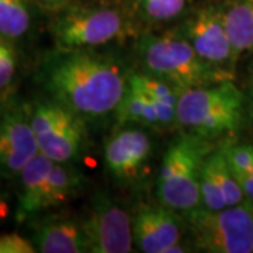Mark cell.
<instances>
[{
	"label": "cell",
	"instance_id": "cell-1",
	"mask_svg": "<svg viewBox=\"0 0 253 253\" xmlns=\"http://www.w3.org/2000/svg\"><path fill=\"white\" fill-rule=\"evenodd\" d=\"M40 79L52 100L83 120L116 113L129 75L117 59L91 49H58L41 65Z\"/></svg>",
	"mask_w": 253,
	"mask_h": 253
},
{
	"label": "cell",
	"instance_id": "cell-2",
	"mask_svg": "<svg viewBox=\"0 0 253 253\" xmlns=\"http://www.w3.org/2000/svg\"><path fill=\"white\" fill-rule=\"evenodd\" d=\"M139 58L145 72L170 82L180 91L234 81V72L204 61L179 31L142 37Z\"/></svg>",
	"mask_w": 253,
	"mask_h": 253
},
{
	"label": "cell",
	"instance_id": "cell-3",
	"mask_svg": "<svg viewBox=\"0 0 253 253\" xmlns=\"http://www.w3.org/2000/svg\"><path fill=\"white\" fill-rule=\"evenodd\" d=\"M245 113V93L234 81H224L180 91L177 126L208 141L238 131Z\"/></svg>",
	"mask_w": 253,
	"mask_h": 253
},
{
	"label": "cell",
	"instance_id": "cell-4",
	"mask_svg": "<svg viewBox=\"0 0 253 253\" xmlns=\"http://www.w3.org/2000/svg\"><path fill=\"white\" fill-rule=\"evenodd\" d=\"M210 151L207 139L193 134L173 139L163 154L156 180L161 204L181 214L201 207L200 174Z\"/></svg>",
	"mask_w": 253,
	"mask_h": 253
},
{
	"label": "cell",
	"instance_id": "cell-5",
	"mask_svg": "<svg viewBox=\"0 0 253 253\" xmlns=\"http://www.w3.org/2000/svg\"><path fill=\"white\" fill-rule=\"evenodd\" d=\"M193 245L208 253H253V204L211 211L204 207L184 214Z\"/></svg>",
	"mask_w": 253,
	"mask_h": 253
},
{
	"label": "cell",
	"instance_id": "cell-6",
	"mask_svg": "<svg viewBox=\"0 0 253 253\" xmlns=\"http://www.w3.org/2000/svg\"><path fill=\"white\" fill-rule=\"evenodd\" d=\"M132 33L126 16L110 7L71 10L52 26V36L59 49H94L121 41Z\"/></svg>",
	"mask_w": 253,
	"mask_h": 253
},
{
	"label": "cell",
	"instance_id": "cell-7",
	"mask_svg": "<svg viewBox=\"0 0 253 253\" xmlns=\"http://www.w3.org/2000/svg\"><path fill=\"white\" fill-rule=\"evenodd\" d=\"M38 149L54 162L73 163L86 148L83 118L55 100H40L30 109Z\"/></svg>",
	"mask_w": 253,
	"mask_h": 253
},
{
	"label": "cell",
	"instance_id": "cell-8",
	"mask_svg": "<svg viewBox=\"0 0 253 253\" xmlns=\"http://www.w3.org/2000/svg\"><path fill=\"white\" fill-rule=\"evenodd\" d=\"M83 221L91 253H129L134 249L132 218L106 193L91 200L90 210Z\"/></svg>",
	"mask_w": 253,
	"mask_h": 253
},
{
	"label": "cell",
	"instance_id": "cell-9",
	"mask_svg": "<svg viewBox=\"0 0 253 253\" xmlns=\"http://www.w3.org/2000/svg\"><path fill=\"white\" fill-rule=\"evenodd\" d=\"M179 33L204 61L234 72L238 55L226 31L221 6H206L197 10L186 20Z\"/></svg>",
	"mask_w": 253,
	"mask_h": 253
},
{
	"label": "cell",
	"instance_id": "cell-10",
	"mask_svg": "<svg viewBox=\"0 0 253 253\" xmlns=\"http://www.w3.org/2000/svg\"><path fill=\"white\" fill-rule=\"evenodd\" d=\"M152 139L141 128H121L104 145L106 168L123 184L135 183L152 156Z\"/></svg>",
	"mask_w": 253,
	"mask_h": 253
},
{
	"label": "cell",
	"instance_id": "cell-11",
	"mask_svg": "<svg viewBox=\"0 0 253 253\" xmlns=\"http://www.w3.org/2000/svg\"><path fill=\"white\" fill-rule=\"evenodd\" d=\"M40 152L30 109L11 107L0 117V176L17 174Z\"/></svg>",
	"mask_w": 253,
	"mask_h": 253
},
{
	"label": "cell",
	"instance_id": "cell-12",
	"mask_svg": "<svg viewBox=\"0 0 253 253\" xmlns=\"http://www.w3.org/2000/svg\"><path fill=\"white\" fill-rule=\"evenodd\" d=\"M183 221L177 211L163 204H142L132 215L134 246L144 253H168L183 239Z\"/></svg>",
	"mask_w": 253,
	"mask_h": 253
},
{
	"label": "cell",
	"instance_id": "cell-13",
	"mask_svg": "<svg viewBox=\"0 0 253 253\" xmlns=\"http://www.w3.org/2000/svg\"><path fill=\"white\" fill-rule=\"evenodd\" d=\"M201 207L218 211L245 203L244 191L229 168L224 149L210 151L200 174Z\"/></svg>",
	"mask_w": 253,
	"mask_h": 253
},
{
	"label": "cell",
	"instance_id": "cell-14",
	"mask_svg": "<svg viewBox=\"0 0 253 253\" xmlns=\"http://www.w3.org/2000/svg\"><path fill=\"white\" fill-rule=\"evenodd\" d=\"M37 252L84 253L89 252L83 221L75 218H48L38 222L33 231Z\"/></svg>",
	"mask_w": 253,
	"mask_h": 253
},
{
	"label": "cell",
	"instance_id": "cell-15",
	"mask_svg": "<svg viewBox=\"0 0 253 253\" xmlns=\"http://www.w3.org/2000/svg\"><path fill=\"white\" fill-rule=\"evenodd\" d=\"M52 165L54 161L51 158L38 152L17 174L16 219L18 224L40 214V200Z\"/></svg>",
	"mask_w": 253,
	"mask_h": 253
},
{
	"label": "cell",
	"instance_id": "cell-16",
	"mask_svg": "<svg viewBox=\"0 0 253 253\" xmlns=\"http://www.w3.org/2000/svg\"><path fill=\"white\" fill-rule=\"evenodd\" d=\"M86 177L73 163L54 162L40 200V212L66 204L79 194Z\"/></svg>",
	"mask_w": 253,
	"mask_h": 253
},
{
	"label": "cell",
	"instance_id": "cell-17",
	"mask_svg": "<svg viewBox=\"0 0 253 253\" xmlns=\"http://www.w3.org/2000/svg\"><path fill=\"white\" fill-rule=\"evenodd\" d=\"M129 79L135 82L155 103L161 128H170L177 124V101L180 90L176 86L159 76L146 72L132 73L129 75Z\"/></svg>",
	"mask_w": 253,
	"mask_h": 253
},
{
	"label": "cell",
	"instance_id": "cell-18",
	"mask_svg": "<svg viewBox=\"0 0 253 253\" xmlns=\"http://www.w3.org/2000/svg\"><path fill=\"white\" fill-rule=\"evenodd\" d=\"M221 10L238 58L253 51V0H225Z\"/></svg>",
	"mask_w": 253,
	"mask_h": 253
},
{
	"label": "cell",
	"instance_id": "cell-19",
	"mask_svg": "<svg viewBox=\"0 0 253 253\" xmlns=\"http://www.w3.org/2000/svg\"><path fill=\"white\" fill-rule=\"evenodd\" d=\"M116 118L120 124H139L161 129L159 114L155 103L131 79L128 81L126 91L116 110Z\"/></svg>",
	"mask_w": 253,
	"mask_h": 253
},
{
	"label": "cell",
	"instance_id": "cell-20",
	"mask_svg": "<svg viewBox=\"0 0 253 253\" xmlns=\"http://www.w3.org/2000/svg\"><path fill=\"white\" fill-rule=\"evenodd\" d=\"M31 24L28 0H0V37L16 40L23 37Z\"/></svg>",
	"mask_w": 253,
	"mask_h": 253
},
{
	"label": "cell",
	"instance_id": "cell-21",
	"mask_svg": "<svg viewBox=\"0 0 253 253\" xmlns=\"http://www.w3.org/2000/svg\"><path fill=\"white\" fill-rule=\"evenodd\" d=\"M187 0H138V6L146 20L154 23L170 21L186 9Z\"/></svg>",
	"mask_w": 253,
	"mask_h": 253
},
{
	"label": "cell",
	"instance_id": "cell-22",
	"mask_svg": "<svg viewBox=\"0 0 253 253\" xmlns=\"http://www.w3.org/2000/svg\"><path fill=\"white\" fill-rule=\"evenodd\" d=\"M229 168L234 172H253L252 145L228 144L222 146Z\"/></svg>",
	"mask_w": 253,
	"mask_h": 253
},
{
	"label": "cell",
	"instance_id": "cell-23",
	"mask_svg": "<svg viewBox=\"0 0 253 253\" xmlns=\"http://www.w3.org/2000/svg\"><path fill=\"white\" fill-rule=\"evenodd\" d=\"M17 71V54L7 38L0 37V90L9 86Z\"/></svg>",
	"mask_w": 253,
	"mask_h": 253
},
{
	"label": "cell",
	"instance_id": "cell-24",
	"mask_svg": "<svg viewBox=\"0 0 253 253\" xmlns=\"http://www.w3.org/2000/svg\"><path fill=\"white\" fill-rule=\"evenodd\" d=\"M37 252L33 241L20 234H1L0 235V253H34Z\"/></svg>",
	"mask_w": 253,
	"mask_h": 253
},
{
	"label": "cell",
	"instance_id": "cell-25",
	"mask_svg": "<svg viewBox=\"0 0 253 253\" xmlns=\"http://www.w3.org/2000/svg\"><path fill=\"white\" fill-rule=\"evenodd\" d=\"M234 174L244 191L245 200L253 204V172H234Z\"/></svg>",
	"mask_w": 253,
	"mask_h": 253
},
{
	"label": "cell",
	"instance_id": "cell-26",
	"mask_svg": "<svg viewBox=\"0 0 253 253\" xmlns=\"http://www.w3.org/2000/svg\"><path fill=\"white\" fill-rule=\"evenodd\" d=\"M245 97H246V111L253 117V73L249 76V79L246 82Z\"/></svg>",
	"mask_w": 253,
	"mask_h": 253
},
{
	"label": "cell",
	"instance_id": "cell-27",
	"mask_svg": "<svg viewBox=\"0 0 253 253\" xmlns=\"http://www.w3.org/2000/svg\"><path fill=\"white\" fill-rule=\"evenodd\" d=\"M10 214V206L7 203L6 197L0 193V222L4 221L6 218L9 217Z\"/></svg>",
	"mask_w": 253,
	"mask_h": 253
},
{
	"label": "cell",
	"instance_id": "cell-28",
	"mask_svg": "<svg viewBox=\"0 0 253 253\" xmlns=\"http://www.w3.org/2000/svg\"><path fill=\"white\" fill-rule=\"evenodd\" d=\"M44 3H46V4H51V6H55V4H58L59 1H62V0H42Z\"/></svg>",
	"mask_w": 253,
	"mask_h": 253
},
{
	"label": "cell",
	"instance_id": "cell-29",
	"mask_svg": "<svg viewBox=\"0 0 253 253\" xmlns=\"http://www.w3.org/2000/svg\"><path fill=\"white\" fill-rule=\"evenodd\" d=\"M252 162H253V145H252Z\"/></svg>",
	"mask_w": 253,
	"mask_h": 253
}]
</instances>
